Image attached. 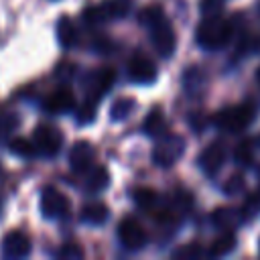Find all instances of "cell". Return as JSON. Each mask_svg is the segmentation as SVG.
Masks as SVG:
<instances>
[{
	"mask_svg": "<svg viewBox=\"0 0 260 260\" xmlns=\"http://www.w3.org/2000/svg\"><path fill=\"white\" fill-rule=\"evenodd\" d=\"M150 30V43L154 47V51L162 57V59H169L175 55V49H177V32L173 28V24L167 20V16L158 22H154L152 26H148Z\"/></svg>",
	"mask_w": 260,
	"mask_h": 260,
	"instance_id": "277c9868",
	"label": "cell"
},
{
	"mask_svg": "<svg viewBox=\"0 0 260 260\" xmlns=\"http://www.w3.org/2000/svg\"><path fill=\"white\" fill-rule=\"evenodd\" d=\"M236 248V234L234 232H223L207 250L209 256H225Z\"/></svg>",
	"mask_w": 260,
	"mask_h": 260,
	"instance_id": "ffe728a7",
	"label": "cell"
},
{
	"mask_svg": "<svg viewBox=\"0 0 260 260\" xmlns=\"http://www.w3.org/2000/svg\"><path fill=\"white\" fill-rule=\"evenodd\" d=\"M57 39H59L63 49H73L79 43L77 28H75V24H73V20L69 16H61L59 18V22H57Z\"/></svg>",
	"mask_w": 260,
	"mask_h": 260,
	"instance_id": "2e32d148",
	"label": "cell"
},
{
	"mask_svg": "<svg viewBox=\"0 0 260 260\" xmlns=\"http://www.w3.org/2000/svg\"><path fill=\"white\" fill-rule=\"evenodd\" d=\"M173 256H175V258H197V256H201V248L193 242V244H187V246L175 250Z\"/></svg>",
	"mask_w": 260,
	"mask_h": 260,
	"instance_id": "1f68e13d",
	"label": "cell"
},
{
	"mask_svg": "<svg viewBox=\"0 0 260 260\" xmlns=\"http://www.w3.org/2000/svg\"><path fill=\"white\" fill-rule=\"evenodd\" d=\"M108 217H110V209H108V205H104L102 201L87 203V205H83V209H81V221H85V223H89V225H102V223H106Z\"/></svg>",
	"mask_w": 260,
	"mask_h": 260,
	"instance_id": "e0dca14e",
	"label": "cell"
},
{
	"mask_svg": "<svg viewBox=\"0 0 260 260\" xmlns=\"http://www.w3.org/2000/svg\"><path fill=\"white\" fill-rule=\"evenodd\" d=\"M32 144L35 150L47 158L57 156L61 146H63V134L59 128L51 126V124H39L32 132Z\"/></svg>",
	"mask_w": 260,
	"mask_h": 260,
	"instance_id": "5b68a950",
	"label": "cell"
},
{
	"mask_svg": "<svg viewBox=\"0 0 260 260\" xmlns=\"http://www.w3.org/2000/svg\"><path fill=\"white\" fill-rule=\"evenodd\" d=\"M240 53L242 55H250V53H260V35H244L240 39V45H238Z\"/></svg>",
	"mask_w": 260,
	"mask_h": 260,
	"instance_id": "f1b7e54d",
	"label": "cell"
},
{
	"mask_svg": "<svg viewBox=\"0 0 260 260\" xmlns=\"http://www.w3.org/2000/svg\"><path fill=\"white\" fill-rule=\"evenodd\" d=\"M2 254L8 258H24L30 254V238L20 232L12 230L2 238Z\"/></svg>",
	"mask_w": 260,
	"mask_h": 260,
	"instance_id": "4fadbf2b",
	"label": "cell"
},
{
	"mask_svg": "<svg viewBox=\"0 0 260 260\" xmlns=\"http://www.w3.org/2000/svg\"><path fill=\"white\" fill-rule=\"evenodd\" d=\"M132 199H134V203L138 207L150 211L158 203V193L154 189H150V187H138V189L132 191Z\"/></svg>",
	"mask_w": 260,
	"mask_h": 260,
	"instance_id": "44dd1931",
	"label": "cell"
},
{
	"mask_svg": "<svg viewBox=\"0 0 260 260\" xmlns=\"http://www.w3.org/2000/svg\"><path fill=\"white\" fill-rule=\"evenodd\" d=\"M221 4H223V0H201L199 8L203 14H219Z\"/></svg>",
	"mask_w": 260,
	"mask_h": 260,
	"instance_id": "d6a6232c",
	"label": "cell"
},
{
	"mask_svg": "<svg viewBox=\"0 0 260 260\" xmlns=\"http://www.w3.org/2000/svg\"><path fill=\"white\" fill-rule=\"evenodd\" d=\"M256 177H258V183H260V167H258V173H256Z\"/></svg>",
	"mask_w": 260,
	"mask_h": 260,
	"instance_id": "d590c367",
	"label": "cell"
},
{
	"mask_svg": "<svg viewBox=\"0 0 260 260\" xmlns=\"http://www.w3.org/2000/svg\"><path fill=\"white\" fill-rule=\"evenodd\" d=\"M232 22L219 14H205V18L195 28V43L201 49L217 51L225 47L232 39Z\"/></svg>",
	"mask_w": 260,
	"mask_h": 260,
	"instance_id": "6da1fadb",
	"label": "cell"
},
{
	"mask_svg": "<svg viewBox=\"0 0 260 260\" xmlns=\"http://www.w3.org/2000/svg\"><path fill=\"white\" fill-rule=\"evenodd\" d=\"M183 150H185L183 136H179V134H162V136H158V142L152 148V162L156 167H162V169L173 167L183 156Z\"/></svg>",
	"mask_w": 260,
	"mask_h": 260,
	"instance_id": "3957f363",
	"label": "cell"
},
{
	"mask_svg": "<svg viewBox=\"0 0 260 260\" xmlns=\"http://www.w3.org/2000/svg\"><path fill=\"white\" fill-rule=\"evenodd\" d=\"M225 156H228V148L221 140H215L211 142L209 146H205V150L199 154V167L201 171H205L207 175H215L223 162H225Z\"/></svg>",
	"mask_w": 260,
	"mask_h": 260,
	"instance_id": "7c38bea8",
	"label": "cell"
},
{
	"mask_svg": "<svg viewBox=\"0 0 260 260\" xmlns=\"http://www.w3.org/2000/svg\"><path fill=\"white\" fill-rule=\"evenodd\" d=\"M75 106H77V100L69 87H57L43 102V108L49 114H67V112L75 110Z\"/></svg>",
	"mask_w": 260,
	"mask_h": 260,
	"instance_id": "30bf717a",
	"label": "cell"
},
{
	"mask_svg": "<svg viewBox=\"0 0 260 260\" xmlns=\"http://www.w3.org/2000/svg\"><path fill=\"white\" fill-rule=\"evenodd\" d=\"M102 4L108 14V20H114V18H124L130 12L132 0H104Z\"/></svg>",
	"mask_w": 260,
	"mask_h": 260,
	"instance_id": "603a6c76",
	"label": "cell"
},
{
	"mask_svg": "<svg viewBox=\"0 0 260 260\" xmlns=\"http://www.w3.org/2000/svg\"><path fill=\"white\" fill-rule=\"evenodd\" d=\"M95 160V148L87 140H79L69 150V167L73 173H87L93 167Z\"/></svg>",
	"mask_w": 260,
	"mask_h": 260,
	"instance_id": "8fae6325",
	"label": "cell"
},
{
	"mask_svg": "<svg viewBox=\"0 0 260 260\" xmlns=\"http://www.w3.org/2000/svg\"><path fill=\"white\" fill-rule=\"evenodd\" d=\"M8 148H10L12 154L22 156V158H28V156H32V154L37 152V150H35V144L28 142L26 138H12V140L8 142Z\"/></svg>",
	"mask_w": 260,
	"mask_h": 260,
	"instance_id": "4316f807",
	"label": "cell"
},
{
	"mask_svg": "<svg viewBox=\"0 0 260 260\" xmlns=\"http://www.w3.org/2000/svg\"><path fill=\"white\" fill-rule=\"evenodd\" d=\"M114 81H116V69L104 65V67H100V69H95V71H89V73L85 75V79H83V89H85V93H87L89 100H95V102H98L106 91L112 89Z\"/></svg>",
	"mask_w": 260,
	"mask_h": 260,
	"instance_id": "52a82bcc",
	"label": "cell"
},
{
	"mask_svg": "<svg viewBox=\"0 0 260 260\" xmlns=\"http://www.w3.org/2000/svg\"><path fill=\"white\" fill-rule=\"evenodd\" d=\"M244 185H246V181H244V177L238 173V175H232L225 183H223V193L225 195H238L240 191H244Z\"/></svg>",
	"mask_w": 260,
	"mask_h": 260,
	"instance_id": "4dcf8cb0",
	"label": "cell"
},
{
	"mask_svg": "<svg viewBox=\"0 0 260 260\" xmlns=\"http://www.w3.org/2000/svg\"><path fill=\"white\" fill-rule=\"evenodd\" d=\"M256 81H258V83H260V67H258V69H256Z\"/></svg>",
	"mask_w": 260,
	"mask_h": 260,
	"instance_id": "836d02e7",
	"label": "cell"
},
{
	"mask_svg": "<svg viewBox=\"0 0 260 260\" xmlns=\"http://www.w3.org/2000/svg\"><path fill=\"white\" fill-rule=\"evenodd\" d=\"M240 213H242L244 221H250L260 213V191H254L244 199V203L240 207Z\"/></svg>",
	"mask_w": 260,
	"mask_h": 260,
	"instance_id": "484cf974",
	"label": "cell"
},
{
	"mask_svg": "<svg viewBox=\"0 0 260 260\" xmlns=\"http://www.w3.org/2000/svg\"><path fill=\"white\" fill-rule=\"evenodd\" d=\"M134 110H136V102H134L132 98H120V100H116V102L112 104V108H110V118H112L114 122H122V120L130 118Z\"/></svg>",
	"mask_w": 260,
	"mask_h": 260,
	"instance_id": "d6986e66",
	"label": "cell"
},
{
	"mask_svg": "<svg viewBox=\"0 0 260 260\" xmlns=\"http://www.w3.org/2000/svg\"><path fill=\"white\" fill-rule=\"evenodd\" d=\"M211 221L221 228L223 232H234L244 219H242V213L238 209H232V207H217L213 213H211Z\"/></svg>",
	"mask_w": 260,
	"mask_h": 260,
	"instance_id": "5bb4252c",
	"label": "cell"
},
{
	"mask_svg": "<svg viewBox=\"0 0 260 260\" xmlns=\"http://www.w3.org/2000/svg\"><path fill=\"white\" fill-rule=\"evenodd\" d=\"M234 158L242 167H252V162H254V142L250 138L240 140L238 146L234 148Z\"/></svg>",
	"mask_w": 260,
	"mask_h": 260,
	"instance_id": "7402d4cb",
	"label": "cell"
},
{
	"mask_svg": "<svg viewBox=\"0 0 260 260\" xmlns=\"http://www.w3.org/2000/svg\"><path fill=\"white\" fill-rule=\"evenodd\" d=\"M118 240L128 252H138L146 246L148 236H146V230L140 225V221L128 215L118 223Z\"/></svg>",
	"mask_w": 260,
	"mask_h": 260,
	"instance_id": "8992f818",
	"label": "cell"
},
{
	"mask_svg": "<svg viewBox=\"0 0 260 260\" xmlns=\"http://www.w3.org/2000/svg\"><path fill=\"white\" fill-rule=\"evenodd\" d=\"M158 75V69L156 65L152 63L150 57L142 55V53H134L128 61V77L134 81V83H140V85H148L156 79Z\"/></svg>",
	"mask_w": 260,
	"mask_h": 260,
	"instance_id": "9c48e42d",
	"label": "cell"
},
{
	"mask_svg": "<svg viewBox=\"0 0 260 260\" xmlns=\"http://www.w3.org/2000/svg\"><path fill=\"white\" fill-rule=\"evenodd\" d=\"M254 120V108L250 104H236V106H225L213 116V124L219 130L225 132H240L248 128Z\"/></svg>",
	"mask_w": 260,
	"mask_h": 260,
	"instance_id": "7a4b0ae2",
	"label": "cell"
},
{
	"mask_svg": "<svg viewBox=\"0 0 260 260\" xmlns=\"http://www.w3.org/2000/svg\"><path fill=\"white\" fill-rule=\"evenodd\" d=\"M142 130H144V134H148L152 138H158V136L165 134V130H167V118L162 114V108L156 106V108H152L146 114V118L142 122Z\"/></svg>",
	"mask_w": 260,
	"mask_h": 260,
	"instance_id": "9a60e30c",
	"label": "cell"
},
{
	"mask_svg": "<svg viewBox=\"0 0 260 260\" xmlns=\"http://www.w3.org/2000/svg\"><path fill=\"white\" fill-rule=\"evenodd\" d=\"M57 256H59V258H63V260L83 258V248H81L79 244H75V242H67V244H63V246L59 248Z\"/></svg>",
	"mask_w": 260,
	"mask_h": 260,
	"instance_id": "f546056e",
	"label": "cell"
},
{
	"mask_svg": "<svg viewBox=\"0 0 260 260\" xmlns=\"http://www.w3.org/2000/svg\"><path fill=\"white\" fill-rule=\"evenodd\" d=\"M254 144H256V146H260V136L256 138V142H254Z\"/></svg>",
	"mask_w": 260,
	"mask_h": 260,
	"instance_id": "e575fe53",
	"label": "cell"
},
{
	"mask_svg": "<svg viewBox=\"0 0 260 260\" xmlns=\"http://www.w3.org/2000/svg\"><path fill=\"white\" fill-rule=\"evenodd\" d=\"M167 14H165V10L158 6V4H150V6H144L140 12H138V22L142 24V26H152L154 22H158V20H162Z\"/></svg>",
	"mask_w": 260,
	"mask_h": 260,
	"instance_id": "d4e9b609",
	"label": "cell"
},
{
	"mask_svg": "<svg viewBox=\"0 0 260 260\" xmlns=\"http://www.w3.org/2000/svg\"><path fill=\"white\" fill-rule=\"evenodd\" d=\"M110 185V173L104 167H91L87 181H85V191L89 193H100Z\"/></svg>",
	"mask_w": 260,
	"mask_h": 260,
	"instance_id": "ac0fdd59",
	"label": "cell"
},
{
	"mask_svg": "<svg viewBox=\"0 0 260 260\" xmlns=\"http://www.w3.org/2000/svg\"><path fill=\"white\" fill-rule=\"evenodd\" d=\"M41 213L47 219H63L69 215V199L59 189L47 185L41 193Z\"/></svg>",
	"mask_w": 260,
	"mask_h": 260,
	"instance_id": "ba28073f",
	"label": "cell"
},
{
	"mask_svg": "<svg viewBox=\"0 0 260 260\" xmlns=\"http://www.w3.org/2000/svg\"><path fill=\"white\" fill-rule=\"evenodd\" d=\"M81 18L85 24H91V26H100V24L108 22V14L104 10V4H89L87 8H83Z\"/></svg>",
	"mask_w": 260,
	"mask_h": 260,
	"instance_id": "cb8c5ba5",
	"label": "cell"
},
{
	"mask_svg": "<svg viewBox=\"0 0 260 260\" xmlns=\"http://www.w3.org/2000/svg\"><path fill=\"white\" fill-rule=\"evenodd\" d=\"M75 118H77L79 124H89V122H93V120H95V100H89V98H87L85 104H81V106L77 108Z\"/></svg>",
	"mask_w": 260,
	"mask_h": 260,
	"instance_id": "83f0119b",
	"label": "cell"
}]
</instances>
